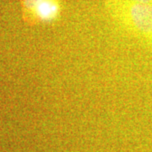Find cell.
I'll return each instance as SVG.
<instances>
[{
	"label": "cell",
	"mask_w": 152,
	"mask_h": 152,
	"mask_svg": "<svg viewBox=\"0 0 152 152\" xmlns=\"http://www.w3.org/2000/svg\"><path fill=\"white\" fill-rule=\"evenodd\" d=\"M131 19L138 30L145 33L152 32V5L135 4L131 7Z\"/></svg>",
	"instance_id": "obj_1"
},
{
	"label": "cell",
	"mask_w": 152,
	"mask_h": 152,
	"mask_svg": "<svg viewBox=\"0 0 152 152\" xmlns=\"http://www.w3.org/2000/svg\"><path fill=\"white\" fill-rule=\"evenodd\" d=\"M38 19L49 21L55 19L59 11V6L54 0H42L33 10Z\"/></svg>",
	"instance_id": "obj_2"
},
{
	"label": "cell",
	"mask_w": 152,
	"mask_h": 152,
	"mask_svg": "<svg viewBox=\"0 0 152 152\" xmlns=\"http://www.w3.org/2000/svg\"><path fill=\"white\" fill-rule=\"evenodd\" d=\"M42 0H23V4L26 10H33L35 7Z\"/></svg>",
	"instance_id": "obj_3"
},
{
	"label": "cell",
	"mask_w": 152,
	"mask_h": 152,
	"mask_svg": "<svg viewBox=\"0 0 152 152\" xmlns=\"http://www.w3.org/2000/svg\"><path fill=\"white\" fill-rule=\"evenodd\" d=\"M135 4H151L152 0H132Z\"/></svg>",
	"instance_id": "obj_4"
}]
</instances>
